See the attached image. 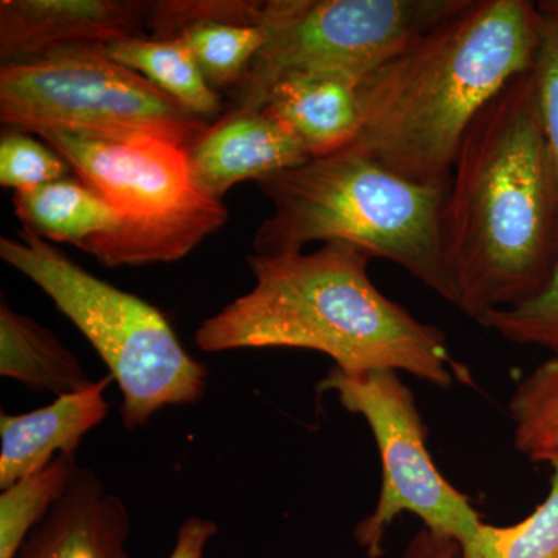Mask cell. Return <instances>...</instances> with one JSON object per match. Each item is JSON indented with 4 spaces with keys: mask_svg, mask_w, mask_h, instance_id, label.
Returning a JSON list of instances; mask_svg holds the SVG:
<instances>
[{
    "mask_svg": "<svg viewBox=\"0 0 558 558\" xmlns=\"http://www.w3.org/2000/svg\"><path fill=\"white\" fill-rule=\"evenodd\" d=\"M458 307L480 322L545 288L558 258V185L532 70L470 124L440 216Z\"/></svg>",
    "mask_w": 558,
    "mask_h": 558,
    "instance_id": "6da1fadb",
    "label": "cell"
},
{
    "mask_svg": "<svg viewBox=\"0 0 558 558\" xmlns=\"http://www.w3.org/2000/svg\"><path fill=\"white\" fill-rule=\"evenodd\" d=\"M368 253L326 242L312 253L247 256L255 286L194 332L204 352L292 348L319 352L344 373L395 369L438 388L472 385L442 330L389 300Z\"/></svg>",
    "mask_w": 558,
    "mask_h": 558,
    "instance_id": "7a4b0ae2",
    "label": "cell"
},
{
    "mask_svg": "<svg viewBox=\"0 0 558 558\" xmlns=\"http://www.w3.org/2000/svg\"><path fill=\"white\" fill-rule=\"evenodd\" d=\"M542 21L527 0H464L360 84L355 148L413 182L449 185L472 121L532 70Z\"/></svg>",
    "mask_w": 558,
    "mask_h": 558,
    "instance_id": "3957f363",
    "label": "cell"
},
{
    "mask_svg": "<svg viewBox=\"0 0 558 558\" xmlns=\"http://www.w3.org/2000/svg\"><path fill=\"white\" fill-rule=\"evenodd\" d=\"M274 205L253 238L256 255L303 252L311 242H344L391 260L458 307L444 256L449 185H424L388 170L354 145L256 182Z\"/></svg>",
    "mask_w": 558,
    "mask_h": 558,
    "instance_id": "277c9868",
    "label": "cell"
},
{
    "mask_svg": "<svg viewBox=\"0 0 558 558\" xmlns=\"http://www.w3.org/2000/svg\"><path fill=\"white\" fill-rule=\"evenodd\" d=\"M0 258L35 282L90 341L119 384L128 432L145 427L167 407L204 399L207 366L191 357L148 301L95 277L28 229L0 240Z\"/></svg>",
    "mask_w": 558,
    "mask_h": 558,
    "instance_id": "5b68a950",
    "label": "cell"
},
{
    "mask_svg": "<svg viewBox=\"0 0 558 558\" xmlns=\"http://www.w3.org/2000/svg\"><path fill=\"white\" fill-rule=\"evenodd\" d=\"M38 135L123 220L116 234L86 250L102 266L182 259L229 219L222 201L204 196L194 186L183 146L153 135L70 131Z\"/></svg>",
    "mask_w": 558,
    "mask_h": 558,
    "instance_id": "8992f818",
    "label": "cell"
},
{
    "mask_svg": "<svg viewBox=\"0 0 558 558\" xmlns=\"http://www.w3.org/2000/svg\"><path fill=\"white\" fill-rule=\"evenodd\" d=\"M464 0H264L267 38L229 110L263 109L293 76H333L362 84Z\"/></svg>",
    "mask_w": 558,
    "mask_h": 558,
    "instance_id": "52a82bcc",
    "label": "cell"
},
{
    "mask_svg": "<svg viewBox=\"0 0 558 558\" xmlns=\"http://www.w3.org/2000/svg\"><path fill=\"white\" fill-rule=\"evenodd\" d=\"M0 121L33 134L153 135L183 148L209 124L145 76L94 53L2 65Z\"/></svg>",
    "mask_w": 558,
    "mask_h": 558,
    "instance_id": "ba28073f",
    "label": "cell"
},
{
    "mask_svg": "<svg viewBox=\"0 0 558 558\" xmlns=\"http://www.w3.org/2000/svg\"><path fill=\"white\" fill-rule=\"evenodd\" d=\"M317 389L333 392L344 410L363 417L379 450V499L354 527L355 543L368 558L384 556L388 531L402 513L459 545L475 532L483 519L433 461L416 398L398 371L344 373L332 366Z\"/></svg>",
    "mask_w": 558,
    "mask_h": 558,
    "instance_id": "9c48e42d",
    "label": "cell"
},
{
    "mask_svg": "<svg viewBox=\"0 0 558 558\" xmlns=\"http://www.w3.org/2000/svg\"><path fill=\"white\" fill-rule=\"evenodd\" d=\"M150 5L142 0H2L0 61L28 64L143 38Z\"/></svg>",
    "mask_w": 558,
    "mask_h": 558,
    "instance_id": "30bf717a",
    "label": "cell"
},
{
    "mask_svg": "<svg viewBox=\"0 0 558 558\" xmlns=\"http://www.w3.org/2000/svg\"><path fill=\"white\" fill-rule=\"evenodd\" d=\"M186 154L196 190L218 201L238 183L259 182L311 159L299 140L263 110L223 112Z\"/></svg>",
    "mask_w": 558,
    "mask_h": 558,
    "instance_id": "8fae6325",
    "label": "cell"
},
{
    "mask_svg": "<svg viewBox=\"0 0 558 558\" xmlns=\"http://www.w3.org/2000/svg\"><path fill=\"white\" fill-rule=\"evenodd\" d=\"M131 513L95 470L75 475L16 558H131Z\"/></svg>",
    "mask_w": 558,
    "mask_h": 558,
    "instance_id": "7c38bea8",
    "label": "cell"
},
{
    "mask_svg": "<svg viewBox=\"0 0 558 558\" xmlns=\"http://www.w3.org/2000/svg\"><path fill=\"white\" fill-rule=\"evenodd\" d=\"M112 380L108 374L44 409L0 414V488L46 469L61 454L76 453L84 436L108 417L106 391Z\"/></svg>",
    "mask_w": 558,
    "mask_h": 558,
    "instance_id": "4fadbf2b",
    "label": "cell"
},
{
    "mask_svg": "<svg viewBox=\"0 0 558 558\" xmlns=\"http://www.w3.org/2000/svg\"><path fill=\"white\" fill-rule=\"evenodd\" d=\"M260 110L299 140L311 159L354 145L362 128L359 84L333 76L282 81Z\"/></svg>",
    "mask_w": 558,
    "mask_h": 558,
    "instance_id": "5bb4252c",
    "label": "cell"
},
{
    "mask_svg": "<svg viewBox=\"0 0 558 558\" xmlns=\"http://www.w3.org/2000/svg\"><path fill=\"white\" fill-rule=\"evenodd\" d=\"M13 204L24 229L46 241L68 242L83 252L123 226L108 199L78 175L16 193Z\"/></svg>",
    "mask_w": 558,
    "mask_h": 558,
    "instance_id": "9a60e30c",
    "label": "cell"
},
{
    "mask_svg": "<svg viewBox=\"0 0 558 558\" xmlns=\"http://www.w3.org/2000/svg\"><path fill=\"white\" fill-rule=\"evenodd\" d=\"M0 376L57 398L89 387L80 359L60 339L27 315L0 304Z\"/></svg>",
    "mask_w": 558,
    "mask_h": 558,
    "instance_id": "2e32d148",
    "label": "cell"
},
{
    "mask_svg": "<svg viewBox=\"0 0 558 558\" xmlns=\"http://www.w3.org/2000/svg\"><path fill=\"white\" fill-rule=\"evenodd\" d=\"M89 53L134 70L208 123L218 120L226 110L219 92L209 86L193 54L178 38L143 36L119 40Z\"/></svg>",
    "mask_w": 558,
    "mask_h": 558,
    "instance_id": "e0dca14e",
    "label": "cell"
},
{
    "mask_svg": "<svg viewBox=\"0 0 558 558\" xmlns=\"http://www.w3.org/2000/svg\"><path fill=\"white\" fill-rule=\"evenodd\" d=\"M513 446L527 461L558 476V357L545 360L519 381L509 402Z\"/></svg>",
    "mask_w": 558,
    "mask_h": 558,
    "instance_id": "ac0fdd59",
    "label": "cell"
},
{
    "mask_svg": "<svg viewBox=\"0 0 558 558\" xmlns=\"http://www.w3.org/2000/svg\"><path fill=\"white\" fill-rule=\"evenodd\" d=\"M76 453L61 454L46 469L0 494V558H16L28 535L46 520L78 469Z\"/></svg>",
    "mask_w": 558,
    "mask_h": 558,
    "instance_id": "d6986e66",
    "label": "cell"
},
{
    "mask_svg": "<svg viewBox=\"0 0 558 558\" xmlns=\"http://www.w3.org/2000/svg\"><path fill=\"white\" fill-rule=\"evenodd\" d=\"M175 38L185 44L202 75L215 90H233L266 43L263 25L209 22L193 25Z\"/></svg>",
    "mask_w": 558,
    "mask_h": 558,
    "instance_id": "ffe728a7",
    "label": "cell"
},
{
    "mask_svg": "<svg viewBox=\"0 0 558 558\" xmlns=\"http://www.w3.org/2000/svg\"><path fill=\"white\" fill-rule=\"evenodd\" d=\"M461 553L462 558H558V476L526 519L509 526L481 521Z\"/></svg>",
    "mask_w": 558,
    "mask_h": 558,
    "instance_id": "44dd1931",
    "label": "cell"
},
{
    "mask_svg": "<svg viewBox=\"0 0 558 558\" xmlns=\"http://www.w3.org/2000/svg\"><path fill=\"white\" fill-rule=\"evenodd\" d=\"M478 323L510 343L545 349L558 357V258L537 295L519 306L488 312Z\"/></svg>",
    "mask_w": 558,
    "mask_h": 558,
    "instance_id": "7402d4cb",
    "label": "cell"
},
{
    "mask_svg": "<svg viewBox=\"0 0 558 558\" xmlns=\"http://www.w3.org/2000/svg\"><path fill=\"white\" fill-rule=\"evenodd\" d=\"M264 2L258 0H157L150 5V38L172 39L193 27L209 22L260 25Z\"/></svg>",
    "mask_w": 558,
    "mask_h": 558,
    "instance_id": "603a6c76",
    "label": "cell"
},
{
    "mask_svg": "<svg viewBox=\"0 0 558 558\" xmlns=\"http://www.w3.org/2000/svg\"><path fill=\"white\" fill-rule=\"evenodd\" d=\"M72 171L64 157L47 143L32 137L31 132L3 131L0 138V185L16 193L39 189L68 178Z\"/></svg>",
    "mask_w": 558,
    "mask_h": 558,
    "instance_id": "cb8c5ba5",
    "label": "cell"
},
{
    "mask_svg": "<svg viewBox=\"0 0 558 558\" xmlns=\"http://www.w3.org/2000/svg\"><path fill=\"white\" fill-rule=\"evenodd\" d=\"M532 75L537 90L539 121L558 185V17L553 14L543 13Z\"/></svg>",
    "mask_w": 558,
    "mask_h": 558,
    "instance_id": "d4e9b609",
    "label": "cell"
},
{
    "mask_svg": "<svg viewBox=\"0 0 558 558\" xmlns=\"http://www.w3.org/2000/svg\"><path fill=\"white\" fill-rule=\"evenodd\" d=\"M216 521L189 517L178 529L174 548L168 558H204L208 543L218 535Z\"/></svg>",
    "mask_w": 558,
    "mask_h": 558,
    "instance_id": "484cf974",
    "label": "cell"
},
{
    "mask_svg": "<svg viewBox=\"0 0 558 558\" xmlns=\"http://www.w3.org/2000/svg\"><path fill=\"white\" fill-rule=\"evenodd\" d=\"M402 558H462L461 545L422 527L411 538Z\"/></svg>",
    "mask_w": 558,
    "mask_h": 558,
    "instance_id": "4316f807",
    "label": "cell"
},
{
    "mask_svg": "<svg viewBox=\"0 0 558 558\" xmlns=\"http://www.w3.org/2000/svg\"><path fill=\"white\" fill-rule=\"evenodd\" d=\"M538 9L546 14H553L558 17V0H543L538 2Z\"/></svg>",
    "mask_w": 558,
    "mask_h": 558,
    "instance_id": "83f0119b",
    "label": "cell"
}]
</instances>
